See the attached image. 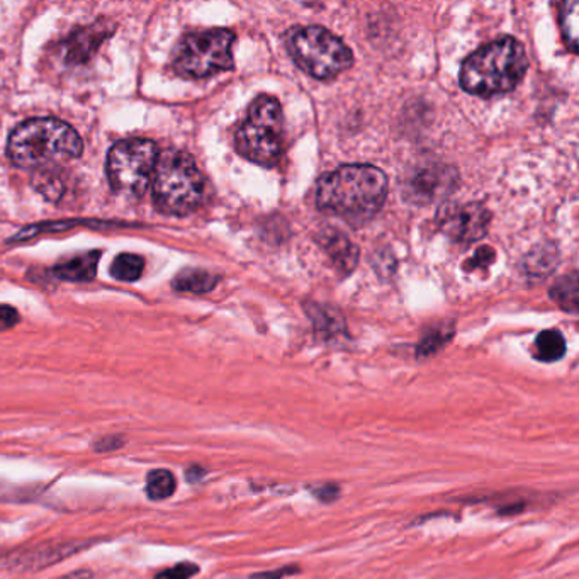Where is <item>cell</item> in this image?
Wrapping results in <instances>:
<instances>
[{
	"label": "cell",
	"instance_id": "20",
	"mask_svg": "<svg viewBox=\"0 0 579 579\" xmlns=\"http://www.w3.org/2000/svg\"><path fill=\"white\" fill-rule=\"evenodd\" d=\"M560 26H563L564 38H566L569 48H571V51H576V43H578V2H568V4L563 5Z\"/></svg>",
	"mask_w": 579,
	"mask_h": 579
},
{
	"label": "cell",
	"instance_id": "7",
	"mask_svg": "<svg viewBox=\"0 0 579 579\" xmlns=\"http://www.w3.org/2000/svg\"><path fill=\"white\" fill-rule=\"evenodd\" d=\"M234 35L230 29H207L184 36L173 51V69L185 79H206L233 69Z\"/></svg>",
	"mask_w": 579,
	"mask_h": 579
},
{
	"label": "cell",
	"instance_id": "5",
	"mask_svg": "<svg viewBox=\"0 0 579 579\" xmlns=\"http://www.w3.org/2000/svg\"><path fill=\"white\" fill-rule=\"evenodd\" d=\"M282 109L274 97L261 96L250 104L234 145L240 155L257 166L274 167L282 155Z\"/></svg>",
	"mask_w": 579,
	"mask_h": 579
},
{
	"label": "cell",
	"instance_id": "25",
	"mask_svg": "<svg viewBox=\"0 0 579 579\" xmlns=\"http://www.w3.org/2000/svg\"><path fill=\"white\" fill-rule=\"evenodd\" d=\"M124 444H126V438L123 435H108V437L96 441L93 447L97 453H112V450L121 449Z\"/></svg>",
	"mask_w": 579,
	"mask_h": 579
},
{
	"label": "cell",
	"instance_id": "22",
	"mask_svg": "<svg viewBox=\"0 0 579 579\" xmlns=\"http://www.w3.org/2000/svg\"><path fill=\"white\" fill-rule=\"evenodd\" d=\"M493 261H495V250L483 246V249L478 250L477 254L472 255L471 261H468L466 269H486L487 265L493 264Z\"/></svg>",
	"mask_w": 579,
	"mask_h": 579
},
{
	"label": "cell",
	"instance_id": "16",
	"mask_svg": "<svg viewBox=\"0 0 579 579\" xmlns=\"http://www.w3.org/2000/svg\"><path fill=\"white\" fill-rule=\"evenodd\" d=\"M146 495L154 502L170 498L176 493L177 481L169 469H155L146 477Z\"/></svg>",
	"mask_w": 579,
	"mask_h": 579
},
{
	"label": "cell",
	"instance_id": "1",
	"mask_svg": "<svg viewBox=\"0 0 579 579\" xmlns=\"http://www.w3.org/2000/svg\"><path fill=\"white\" fill-rule=\"evenodd\" d=\"M388 196V179L374 166H343L326 173L316 203L322 212L362 221L373 218Z\"/></svg>",
	"mask_w": 579,
	"mask_h": 579
},
{
	"label": "cell",
	"instance_id": "2",
	"mask_svg": "<svg viewBox=\"0 0 579 579\" xmlns=\"http://www.w3.org/2000/svg\"><path fill=\"white\" fill-rule=\"evenodd\" d=\"M529 58L522 43L510 36L495 39L462 63L460 85L472 96L510 93L526 77Z\"/></svg>",
	"mask_w": 579,
	"mask_h": 579
},
{
	"label": "cell",
	"instance_id": "14",
	"mask_svg": "<svg viewBox=\"0 0 579 579\" xmlns=\"http://www.w3.org/2000/svg\"><path fill=\"white\" fill-rule=\"evenodd\" d=\"M108 35L109 33L104 32L102 27L99 26L85 27L82 32L75 33L73 38L65 43L67 62H87L88 58L93 57L94 51L99 48L100 43Z\"/></svg>",
	"mask_w": 579,
	"mask_h": 579
},
{
	"label": "cell",
	"instance_id": "18",
	"mask_svg": "<svg viewBox=\"0 0 579 579\" xmlns=\"http://www.w3.org/2000/svg\"><path fill=\"white\" fill-rule=\"evenodd\" d=\"M143 269H145V261L140 255L121 254L112 262L111 276L124 282H133L142 277Z\"/></svg>",
	"mask_w": 579,
	"mask_h": 579
},
{
	"label": "cell",
	"instance_id": "19",
	"mask_svg": "<svg viewBox=\"0 0 579 579\" xmlns=\"http://www.w3.org/2000/svg\"><path fill=\"white\" fill-rule=\"evenodd\" d=\"M551 298L557 301L564 310L576 313V310H578V280H576V274L572 273L571 276L560 279L554 286V289H551Z\"/></svg>",
	"mask_w": 579,
	"mask_h": 579
},
{
	"label": "cell",
	"instance_id": "9",
	"mask_svg": "<svg viewBox=\"0 0 579 579\" xmlns=\"http://www.w3.org/2000/svg\"><path fill=\"white\" fill-rule=\"evenodd\" d=\"M91 544L93 541L45 542V544L12 551L8 556L2 557L0 564L12 571H39V569L50 568L53 564L73 554L81 553L82 548Z\"/></svg>",
	"mask_w": 579,
	"mask_h": 579
},
{
	"label": "cell",
	"instance_id": "27",
	"mask_svg": "<svg viewBox=\"0 0 579 579\" xmlns=\"http://www.w3.org/2000/svg\"><path fill=\"white\" fill-rule=\"evenodd\" d=\"M292 572H298V568L294 566H288V568L277 569L276 572H262V575H255L254 578L257 579H279L286 575H292Z\"/></svg>",
	"mask_w": 579,
	"mask_h": 579
},
{
	"label": "cell",
	"instance_id": "15",
	"mask_svg": "<svg viewBox=\"0 0 579 579\" xmlns=\"http://www.w3.org/2000/svg\"><path fill=\"white\" fill-rule=\"evenodd\" d=\"M218 277L203 269H185L173 279V288L177 291L194 292L204 294L215 289Z\"/></svg>",
	"mask_w": 579,
	"mask_h": 579
},
{
	"label": "cell",
	"instance_id": "6",
	"mask_svg": "<svg viewBox=\"0 0 579 579\" xmlns=\"http://www.w3.org/2000/svg\"><path fill=\"white\" fill-rule=\"evenodd\" d=\"M288 50L295 65L318 81L338 77L353 62L346 43L319 26L292 29L288 35Z\"/></svg>",
	"mask_w": 579,
	"mask_h": 579
},
{
	"label": "cell",
	"instance_id": "13",
	"mask_svg": "<svg viewBox=\"0 0 579 579\" xmlns=\"http://www.w3.org/2000/svg\"><path fill=\"white\" fill-rule=\"evenodd\" d=\"M323 249L326 250V254L330 255L334 264L337 265V269L343 274H350L353 267L358 265L359 250L353 245L346 234L340 231H328L322 240Z\"/></svg>",
	"mask_w": 579,
	"mask_h": 579
},
{
	"label": "cell",
	"instance_id": "24",
	"mask_svg": "<svg viewBox=\"0 0 579 579\" xmlns=\"http://www.w3.org/2000/svg\"><path fill=\"white\" fill-rule=\"evenodd\" d=\"M447 338H449V335H445L444 330L434 331V334L423 338V341L419 347L420 355H430V353H434L435 350H438L444 346Z\"/></svg>",
	"mask_w": 579,
	"mask_h": 579
},
{
	"label": "cell",
	"instance_id": "8",
	"mask_svg": "<svg viewBox=\"0 0 579 579\" xmlns=\"http://www.w3.org/2000/svg\"><path fill=\"white\" fill-rule=\"evenodd\" d=\"M158 157L160 152L152 140L130 138L116 143L108 155L112 191L131 200L142 197L150 188Z\"/></svg>",
	"mask_w": 579,
	"mask_h": 579
},
{
	"label": "cell",
	"instance_id": "11",
	"mask_svg": "<svg viewBox=\"0 0 579 579\" xmlns=\"http://www.w3.org/2000/svg\"><path fill=\"white\" fill-rule=\"evenodd\" d=\"M456 184V172L445 166H429L417 170L408 181V197L417 203H429L445 196Z\"/></svg>",
	"mask_w": 579,
	"mask_h": 579
},
{
	"label": "cell",
	"instance_id": "26",
	"mask_svg": "<svg viewBox=\"0 0 579 579\" xmlns=\"http://www.w3.org/2000/svg\"><path fill=\"white\" fill-rule=\"evenodd\" d=\"M20 323V313L8 304H0V331L9 330Z\"/></svg>",
	"mask_w": 579,
	"mask_h": 579
},
{
	"label": "cell",
	"instance_id": "17",
	"mask_svg": "<svg viewBox=\"0 0 579 579\" xmlns=\"http://www.w3.org/2000/svg\"><path fill=\"white\" fill-rule=\"evenodd\" d=\"M566 353V340L557 330H545L535 340V358L539 361L556 362Z\"/></svg>",
	"mask_w": 579,
	"mask_h": 579
},
{
	"label": "cell",
	"instance_id": "23",
	"mask_svg": "<svg viewBox=\"0 0 579 579\" xmlns=\"http://www.w3.org/2000/svg\"><path fill=\"white\" fill-rule=\"evenodd\" d=\"M39 181H41L39 191H41L45 196L50 197V200H58V197L62 196V182L58 181V179H55V176H50V173H43V176H39Z\"/></svg>",
	"mask_w": 579,
	"mask_h": 579
},
{
	"label": "cell",
	"instance_id": "10",
	"mask_svg": "<svg viewBox=\"0 0 579 579\" xmlns=\"http://www.w3.org/2000/svg\"><path fill=\"white\" fill-rule=\"evenodd\" d=\"M492 215L480 203L447 207L441 215V228L453 242L460 245L478 242L486 234Z\"/></svg>",
	"mask_w": 579,
	"mask_h": 579
},
{
	"label": "cell",
	"instance_id": "21",
	"mask_svg": "<svg viewBox=\"0 0 579 579\" xmlns=\"http://www.w3.org/2000/svg\"><path fill=\"white\" fill-rule=\"evenodd\" d=\"M200 572L194 563L176 564L173 568L166 569V571L158 572L155 579H191Z\"/></svg>",
	"mask_w": 579,
	"mask_h": 579
},
{
	"label": "cell",
	"instance_id": "12",
	"mask_svg": "<svg viewBox=\"0 0 579 579\" xmlns=\"http://www.w3.org/2000/svg\"><path fill=\"white\" fill-rule=\"evenodd\" d=\"M100 252H85L75 257L65 258L60 264L55 265L53 274L58 279L70 280V282H87L94 279L99 265Z\"/></svg>",
	"mask_w": 579,
	"mask_h": 579
},
{
	"label": "cell",
	"instance_id": "3",
	"mask_svg": "<svg viewBox=\"0 0 579 579\" xmlns=\"http://www.w3.org/2000/svg\"><path fill=\"white\" fill-rule=\"evenodd\" d=\"M84 143L77 131L55 118L24 121L12 131L8 155L21 169H43L57 161L81 157Z\"/></svg>",
	"mask_w": 579,
	"mask_h": 579
},
{
	"label": "cell",
	"instance_id": "4",
	"mask_svg": "<svg viewBox=\"0 0 579 579\" xmlns=\"http://www.w3.org/2000/svg\"><path fill=\"white\" fill-rule=\"evenodd\" d=\"M152 191L158 212L185 216L203 203L206 182L191 155L170 150L158 157Z\"/></svg>",
	"mask_w": 579,
	"mask_h": 579
}]
</instances>
